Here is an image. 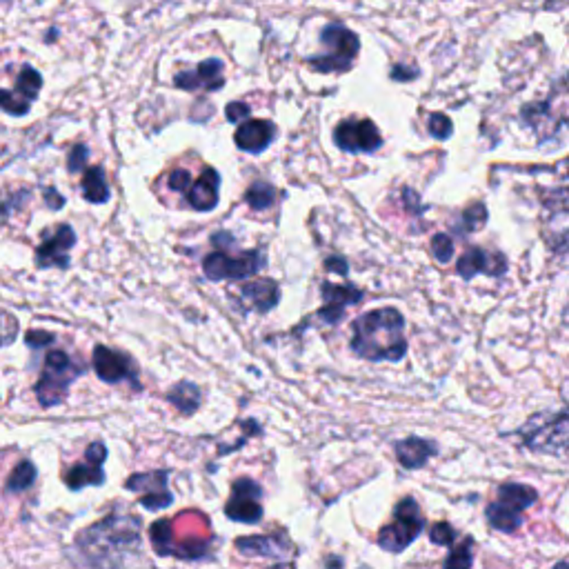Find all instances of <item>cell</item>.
Masks as SVG:
<instances>
[{
  "label": "cell",
  "instance_id": "1",
  "mask_svg": "<svg viewBox=\"0 0 569 569\" xmlns=\"http://www.w3.org/2000/svg\"><path fill=\"white\" fill-rule=\"evenodd\" d=\"M142 523L131 511H116L76 536V547L89 565H122L140 552Z\"/></svg>",
  "mask_w": 569,
  "mask_h": 569
},
{
  "label": "cell",
  "instance_id": "2",
  "mask_svg": "<svg viewBox=\"0 0 569 569\" xmlns=\"http://www.w3.org/2000/svg\"><path fill=\"white\" fill-rule=\"evenodd\" d=\"M352 352L365 360L398 363L407 354L405 319L393 307L372 310L358 316L352 325Z\"/></svg>",
  "mask_w": 569,
  "mask_h": 569
},
{
  "label": "cell",
  "instance_id": "3",
  "mask_svg": "<svg viewBox=\"0 0 569 569\" xmlns=\"http://www.w3.org/2000/svg\"><path fill=\"white\" fill-rule=\"evenodd\" d=\"M321 42L325 51L307 59V65L312 69L321 71V74H340V71H348L352 68L360 50L358 36L352 30L339 25V23H330V25L322 27Z\"/></svg>",
  "mask_w": 569,
  "mask_h": 569
},
{
  "label": "cell",
  "instance_id": "4",
  "mask_svg": "<svg viewBox=\"0 0 569 569\" xmlns=\"http://www.w3.org/2000/svg\"><path fill=\"white\" fill-rule=\"evenodd\" d=\"M538 492L523 483H505L498 487L496 501L487 507V520L498 532L514 534L523 525V511L534 505Z\"/></svg>",
  "mask_w": 569,
  "mask_h": 569
},
{
  "label": "cell",
  "instance_id": "5",
  "mask_svg": "<svg viewBox=\"0 0 569 569\" xmlns=\"http://www.w3.org/2000/svg\"><path fill=\"white\" fill-rule=\"evenodd\" d=\"M83 374V369L76 367L71 356L63 349H54L45 356V367L38 378L34 392L38 402L42 407H56L68 398L71 383Z\"/></svg>",
  "mask_w": 569,
  "mask_h": 569
},
{
  "label": "cell",
  "instance_id": "6",
  "mask_svg": "<svg viewBox=\"0 0 569 569\" xmlns=\"http://www.w3.org/2000/svg\"><path fill=\"white\" fill-rule=\"evenodd\" d=\"M523 445L532 452L561 454L569 449V411H543L536 414L520 429Z\"/></svg>",
  "mask_w": 569,
  "mask_h": 569
},
{
  "label": "cell",
  "instance_id": "7",
  "mask_svg": "<svg viewBox=\"0 0 569 569\" xmlns=\"http://www.w3.org/2000/svg\"><path fill=\"white\" fill-rule=\"evenodd\" d=\"M425 528V519L420 514V507L414 498H402L393 510V520L381 529L378 545L387 552L398 554L405 552Z\"/></svg>",
  "mask_w": 569,
  "mask_h": 569
},
{
  "label": "cell",
  "instance_id": "8",
  "mask_svg": "<svg viewBox=\"0 0 569 569\" xmlns=\"http://www.w3.org/2000/svg\"><path fill=\"white\" fill-rule=\"evenodd\" d=\"M267 263V256L260 249L243 251V254H227V251H212L203 260V272L210 281H245L254 276Z\"/></svg>",
  "mask_w": 569,
  "mask_h": 569
},
{
  "label": "cell",
  "instance_id": "9",
  "mask_svg": "<svg viewBox=\"0 0 569 569\" xmlns=\"http://www.w3.org/2000/svg\"><path fill=\"white\" fill-rule=\"evenodd\" d=\"M167 478H169L167 469H154V472L134 474V476L127 478L125 490L139 494L140 505L145 507V510H149V511L167 510V507L174 502V494L169 492Z\"/></svg>",
  "mask_w": 569,
  "mask_h": 569
},
{
  "label": "cell",
  "instance_id": "10",
  "mask_svg": "<svg viewBox=\"0 0 569 569\" xmlns=\"http://www.w3.org/2000/svg\"><path fill=\"white\" fill-rule=\"evenodd\" d=\"M263 490L251 478H239L231 485V496L225 505V514L230 520L245 525H256L263 520Z\"/></svg>",
  "mask_w": 569,
  "mask_h": 569
},
{
  "label": "cell",
  "instance_id": "11",
  "mask_svg": "<svg viewBox=\"0 0 569 569\" xmlns=\"http://www.w3.org/2000/svg\"><path fill=\"white\" fill-rule=\"evenodd\" d=\"M334 142L348 154H372L383 145V139L372 121H343L334 130Z\"/></svg>",
  "mask_w": 569,
  "mask_h": 569
},
{
  "label": "cell",
  "instance_id": "12",
  "mask_svg": "<svg viewBox=\"0 0 569 569\" xmlns=\"http://www.w3.org/2000/svg\"><path fill=\"white\" fill-rule=\"evenodd\" d=\"M76 245V231L71 225H59L42 236V243L36 248V265L41 269L59 267L68 269L71 258L69 251Z\"/></svg>",
  "mask_w": 569,
  "mask_h": 569
},
{
  "label": "cell",
  "instance_id": "13",
  "mask_svg": "<svg viewBox=\"0 0 569 569\" xmlns=\"http://www.w3.org/2000/svg\"><path fill=\"white\" fill-rule=\"evenodd\" d=\"M92 367L96 376L103 383H109V385L130 381L131 385L139 387V383H136V363L127 354L109 349L105 345H96L92 354Z\"/></svg>",
  "mask_w": 569,
  "mask_h": 569
},
{
  "label": "cell",
  "instance_id": "14",
  "mask_svg": "<svg viewBox=\"0 0 569 569\" xmlns=\"http://www.w3.org/2000/svg\"><path fill=\"white\" fill-rule=\"evenodd\" d=\"M107 461V447L96 440L87 447L85 452V461L76 463L74 467L65 474V485L69 487L71 492H80L87 485H103L105 483V469L103 465Z\"/></svg>",
  "mask_w": 569,
  "mask_h": 569
},
{
  "label": "cell",
  "instance_id": "15",
  "mask_svg": "<svg viewBox=\"0 0 569 569\" xmlns=\"http://www.w3.org/2000/svg\"><path fill=\"white\" fill-rule=\"evenodd\" d=\"M458 276L465 281H472L478 274H490V276H501L507 272V258L501 251H487L483 248H472L458 258L456 263Z\"/></svg>",
  "mask_w": 569,
  "mask_h": 569
},
{
  "label": "cell",
  "instance_id": "16",
  "mask_svg": "<svg viewBox=\"0 0 569 569\" xmlns=\"http://www.w3.org/2000/svg\"><path fill=\"white\" fill-rule=\"evenodd\" d=\"M174 85L185 92H216L225 85V74H222V63L218 59L203 60L196 69L180 71L174 76Z\"/></svg>",
  "mask_w": 569,
  "mask_h": 569
},
{
  "label": "cell",
  "instance_id": "17",
  "mask_svg": "<svg viewBox=\"0 0 569 569\" xmlns=\"http://www.w3.org/2000/svg\"><path fill=\"white\" fill-rule=\"evenodd\" d=\"M236 549L245 556L272 558V561H284L292 556L294 549L292 540L284 534H267V536H249V538L236 540Z\"/></svg>",
  "mask_w": 569,
  "mask_h": 569
},
{
  "label": "cell",
  "instance_id": "18",
  "mask_svg": "<svg viewBox=\"0 0 569 569\" xmlns=\"http://www.w3.org/2000/svg\"><path fill=\"white\" fill-rule=\"evenodd\" d=\"M322 301H325V307L321 310V319H325V322L330 325H336L340 319H343L345 310L352 305H358L363 301V292L354 284H334V283H325L322 284Z\"/></svg>",
  "mask_w": 569,
  "mask_h": 569
},
{
  "label": "cell",
  "instance_id": "19",
  "mask_svg": "<svg viewBox=\"0 0 569 569\" xmlns=\"http://www.w3.org/2000/svg\"><path fill=\"white\" fill-rule=\"evenodd\" d=\"M276 139V125L272 121H245L236 130L234 140L239 149L248 154H260Z\"/></svg>",
  "mask_w": 569,
  "mask_h": 569
},
{
  "label": "cell",
  "instance_id": "20",
  "mask_svg": "<svg viewBox=\"0 0 569 569\" xmlns=\"http://www.w3.org/2000/svg\"><path fill=\"white\" fill-rule=\"evenodd\" d=\"M187 203L196 212H212L218 205V194H221V174L213 167L203 169L201 178L189 185Z\"/></svg>",
  "mask_w": 569,
  "mask_h": 569
},
{
  "label": "cell",
  "instance_id": "21",
  "mask_svg": "<svg viewBox=\"0 0 569 569\" xmlns=\"http://www.w3.org/2000/svg\"><path fill=\"white\" fill-rule=\"evenodd\" d=\"M240 301L248 303L251 310L265 314V312L274 310L278 305V301H281V287H278V283L269 281V278H258V281L240 287Z\"/></svg>",
  "mask_w": 569,
  "mask_h": 569
},
{
  "label": "cell",
  "instance_id": "22",
  "mask_svg": "<svg viewBox=\"0 0 569 569\" xmlns=\"http://www.w3.org/2000/svg\"><path fill=\"white\" fill-rule=\"evenodd\" d=\"M436 452H438V449H436V445L431 443V440L416 438V436L396 443V458L405 469L423 467L431 456H436Z\"/></svg>",
  "mask_w": 569,
  "mask_h": 569
},
{
  "label": "cell",
  "instance_id": "23",
  "mask_svg": "<svg viewBox=\"0 0 569 569\" xmlns=\"http://www.w3.org/2000/svg\"><path fill=\"white\" fill-rule=\"evenodd\" d=\"M167 401L176 407L180 414L192 416L194 411L201 407V401H203L201 387L194 385V383H189V381L178 383V385H174L172 390L167 392Z\"/></svg>",
  "mask_w": 569,
  "mask_h": 569
},
{
  "label": "cell",
  "instance_id": "24",
  "mask_svg": "<svg viewBox=\"0 0 569 569\" xmlns=\"http://www.w3.org/2000/svg\"><path fill=\"white\" fill-rule=\"evenodd\" d=\"M83 196L85 201L94 203V205H103V203L109 201V185H107V178H105V172H103V167H89L85 169V176H83Z\"/></svg>",
  "mask_w": 569,
  "mask_h": 569
},
{
  "label": "cell",
  "instance_id": "25",
  "mask_svg": "<svg viewBox=\"0 0 569 569\" xmlns=\"http://www.w3.org/2000/svg\"><path fill=\"white\" fill-rule=\"evenodd\" d=\"M245 201L254 212H265L276 203V187L269 183H263V180H256L254 185L248 189L245 194Z\"/></svg>",
  "mask_w": 569,
  "mask_h": 569
},
{
  "label": "cell",
  "instance_id": "26",
  "mask_svg": "<svg viewBox=\"0 0 569 569\" xmlns=\"http://www.w3.org/2000/svg\"><path fill=\"white\" fill-rule=\"evenodd\" d=\"M149 538L158 556H174V536L169 520H156L149 529Z\"/></svg>",
  "mask_w": 569,
  "mask_h": 569
},
{
  "label": "cell",
  "instance_id": "27",
  "mask_svg": "<svg viewBox=\"0 0 569 569\" xmlns=\"http://www.w3.org/2000/svg\"><path fill=\"white\" fill-rule=\"evenodd\" d=\"M36 467L34 463L23 461L18 463V467H14V472L9 474L7 478V492L9 494H21V492H27L36 481Z\"/></svg>",
  "mask_w": 569,
  "mask_h": 569
},
{
  "label": "cell",
  "instance_id": "28",
  "mask_svg": "<svg viewBox=\"0 0 569 569\" xmlns=\"http://www.w3.org/2000/svg\"><path fill=\"white\" fill-rule=\"evenodd\" d=\"M41 87H42V76L38 74L34 68L25 65V68L21 69V74H18L16 89H14V92L21 94L25 101L34 103L38 98V94H41Z\"/></svg>",
  "mask_w": 569,
  "mask_h": 569
},
{
  "label": "cell",
  "instance_id": "29",
  "mask_svg": "<svg viewBox=\"0 0 569 569\" xmlns=\"http://www.w3.org/2000/svg\"><path fill=\"white\" fill-rule=\"evenodd\" d=\"M485 222H487L485 205H483V203H476V205L467 207V210L461 213V222H458V225H461L463 234H474V231H481L483 227H485Z\"/></svg>",
  "mask_w": 569,
  "mask_h": 569
},
{
  "label": "cell",
  "instance_id": "30",
  "mask_svg": "<svg viewBox=\"0 0 569 569\" xmlns=\"http://www.w3.org/2000/svg\"><path fill=\"white\" fill-rule=\"evenodd\" d=\"M0 109L9 116H25L32 109V103L25 101L21 94L9 92V89H0Z\"/></svg>",
  "mask_w": 569,
  "mask_h": 569
},
{
  "label": "cell",
  "instance_id": "31",
  "mask_svg": "<svg viewBox=\"0 0 569 569\" xmlns=\"http://www.w3.org/2000/svg\"><path fill=\"white\" fill-rule=\"evenodd\" d=\"M474 540L472 538H465L447 558H445L443 565L445 567H472L474 563Z\"/></svg>",
  "mask_w": 569,
  "mask_h": 569
},
{
  "label": "cell",
  "instance_id": "32",
  "mask_svg": "<svg viewBox=\"0 0 569 569\" xmlns=\"http://www.w3.org/2000/svg\"><path fill=\"white\" fill-rule=\"evenodd\" d=\"M431 254L438 263H449L454 256V240L447 234H436L431 239Z\"/></svg>",
  "mask_w": 569,
  "mask_h": 569
},
{
  "label": "cell",
  "instance_id": "33",
  "mask_svg": "<svg viewBox=\"0 0 569 569\" xmlns=\"http://www.w3.org/2000/svg\"><path fill=\"white\" fill-rule=\"evenodd\" d=\"M454 125L445 113H431L429 116V134L434 136L436 140H447L452 136Z\"/></svg>",
  "mask_w": 569,
  "mask_h": 569
},
{
  "label": "cell",
  "instance_id": "34",
  "mask_svg": "<svg viewBox=\"0 0 569 569\" xmlns=\"http://www.w3.org/2000/svg\"><path fill=\"white\" fill-rule=\"evenodd\" d=\"M18 336V321L9 312L0 310V348L12 345Z\"/></svg>",
  "mask_w": 569,
  "mask_h": 569
},
{
  "label": "cell",
  "instance_id": "35",
  "mask_svg": "<svg viewBox=\"0 0 569 569\" xmlns=\"http://www.w3.org/2000/svg\"><path fill=\"white\" fill-rule=\"evenodd\" d=\"M429 538L431 543L440 545V547H449V545H454V540H456V529L449 523H436L434 528H431Z\"/></svg>",
  "mask_w": 569,
  "mask_h": 569
},
{
  "label": "cell",
  "instance_id": "36",
  "mask_svg": "<svg viewBox=\"0 0 569 569\" xmlns=\"http://www.w3.org/2000/svg\"><path fill=\"white\" fill-rule=\"evenodd\" d=\"M89 156V149L85 145H74L69 151V163H68V169L71 174H78L83 172L85 167V160H87Z\"/></svg>",
  "mask_w": 569,
  "mask_h": 569
},
{
  "label": "cell",
  "instance_id": "37",
  "mask_svg": "<svg viewBox=\"0 0 569 569\" xmlns=\"http://www.w3.org/2000/svg\"><path fill=\"white\" fill-rule=\"evenodd\" d=\"M54 339L56 336L54 334H50V331H42V330H32V331H27V339H25V343L30 345V348H45V345H51L54 343Z\"/></svg>",
  "mask_w": 569,
  "mask_h": 569
},
{
  "label": "cell",
  "instance_id": "38",
  "mask_svg": "<svg viewBox=\"0 0 569 569\" xmlns=\"http://www.w3.org/2000/svg\"><path fill=\"white\" fill-rule=\"evenodd\" d=\"M189 185H192V174L187 169H176L169 176V189H174V192H187Z\"/></svg>",
  "mask_w": 569,
  "mask_h": 569
},
{
  "label": "cell",
  "instance_id": "39",
  "mask_svg": "<svg viewBox=\"0 0 569 569\" xmlns=\"http://www.w3.org/2000/svg\"><path fill=\"white\" fill-rule=\"evenodd\" d=\"M249 118V107L245 103H230L227 105V121L230 122H240Z\"/></svg>",
  "mask_w": 569,
  "mask_h": 569
},
{
  "label": "cell",
  "instance_id": "40",
  "mask_svg": "<svg viewBox=\"0 0 569 569\" xmlns=\"http://www.w3.org/2000/svg\"><path fill=\"white\" fill-rule=\"evenodd\" d=\"M42 194H45L47 207H51V210H60V207L65 205V198L60 196L59 189H56V187H45V189H42Z\"/></svg>",
  "mask_w": 569,
  "mask_h": 569
},
{
  "label": "cell",
  "instance_id": "41",
  "mask_svg": "<svg viewBox=\"0 0 569 569\" xmlns=\"http://www.w3.org/2000/svg\"><path fill=\"white\" fill-rule=\"evenodd\" d=\"M327 269H330V272H336V274H348V260H343V258H339V256H334V258H330L327 260Z\"/></svg>",
  "mask_w": 569,
  "mask_h": 569
},
{
  "label": "cell",
  "instance_id": "42",
  "mask_svg": "<svg viewBox=\"0 0 569 569\" xmlns=\"http://www.w3.org/2000/svg\"><path fill=\"white\" fill-rule=\"evenodd\" d=\"M416 74H419V71H416V69L393 68V71H392V78H393V80H411V78H416Z\"/></svg>",
  "mask_w": 569,
  "mask_h": 569
},
{
  "label": "cell",
  "instance_id": "43",
  "mask_svg": "<svg viewBox=\"0 0 569 569\" xmlns=\"http://www.w3.org/2000/svg\"><path fill=\"white\" fill-rule=\"evenodd\" d=\"M558 172H561L563 176H565V180H569V158L565 160V163H563V167H558Z\"/></svg>",
  "mask_w": 569,
  "mask_h": 569
}]
</instances>
